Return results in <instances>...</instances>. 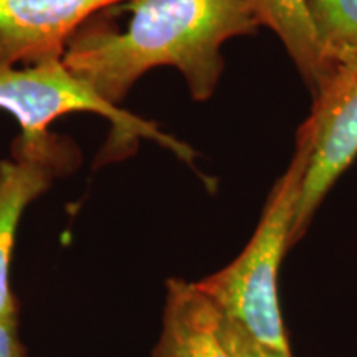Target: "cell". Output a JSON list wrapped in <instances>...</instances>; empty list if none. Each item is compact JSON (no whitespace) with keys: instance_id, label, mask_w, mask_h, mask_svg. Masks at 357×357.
<instances>
[{"instance_id":"obj_10","label":"cell","mask_w":357,"mask_h":357,"mask_svg":"<svg viewBox=\"0 0 357 357\" xmlns=\"http://www.w3.org/2000/svg\"><path fill=\"white\" fill-rule=\"evenodd\" d=\"M218 336L230 357H293V354H283L263 346L222 312H218Z\"/></svg>"},{"instance_id":"obj_7","label":"cell","mask_w":357,"mask_h":357,"mask_svg":"<svg viewBox=\"0 0 357 357\" xmlns=\"http://www.w3.org/2000/svg\"><path fill=\"white\" fill-rule=\"evenodd\" d=\"M153 357H230L218 336V311L194 281L167 280Z\"/></svg>"},{"instance_id":"obj_11","label":"cell","mask_w":357,"mask_h":357,"mask_svg":"<svg viewBox=\"0 0 357 357\" xmlns=\"http://www.w3.org/2000/svg\"><path fill=\"white\" fill-rule=\"evenodd\" d=\"M0 357H25L19 337V319L0 321Z\"/></svg>"},{"instance_id":"obj_8","label":"cell","mask_w":357,"mask_h":357,"mask_svg":"<svg viewBox=\"0 0 357 357\" xmlns=\"http://www.w3.org/2000/svg\"><path fill=\"white\" fill-rule=\"evenodd\" d=\"M260 22L278 35L311 95L324 79V65L307 0H245Z\"/></svg>"},{"instance_id":"obj_4","label":"cell","mask_w":357,"mask_h":357,"mask_svg":"<svg viewBox=\"0 0 357 357\" xmlns=\"http://www.w3.org/2000/svg\"><path fill=\"white\" fill-rule=\"evenodd\" d=\"M312 151L294 213L291 247L305 236L336 181L357 158V61L339 66L312 95Z\"/></svg>"},{"instance_id":"obj_6","label":"cell","mask_w":357,"mask_h":357,"mask_svg":"<svg viewBox=\"0 0 357 357\" xmlns=\"http://www.w3.org/2000/svg\"><path fill=\"white\" fill-rule=\"evenodd\" d=\"M119 2L128 0H0V63L61 58L95 13Z\"/></svg>"},{"instance_id":"obj_9","label":"cell","mask_w":357,"mask_h":357,"mask_svg":"<svg viewBox=\"0 0 357 357\" xmlns=\"http://www.w3.org/2000/svg\"><path fill=\"white\" fill-rule=\"evenodd\" d=\"M307 6L326 79L339 66L357 61V0H307Z\"/></svg>"},{"instance_id":"obj_3","label":"cell","mask_w":357,"mask_h":357,"mask_svg":"<svg viewBox=\"0 0 357 357\" xmlns=\"http://www.w3.org/2000/svg\"><path fill=\"white\" fill-rule=\"evenodd\" d=\"M0 109L10 113L20 126V141H40L50 136V124L70 113H95L111 123L106 160L126 158L141 139L155 141L187 164L195 153L139 116L106 101L78 78L61 58L37 61L25 68L0 63Z\"/></svg>"},{"instance_id":"obj_2","label":"cell","mask_w":357,"mask_h":357,"mask_svg":"<svg viewBox=\"0 0 357 357\" xmlns=\"http://www.w3.org/2000/svg\"><path fill=\"white\" fill-rule=\"evenodd\" d=\"M312 151V124L301 123L287 171L275 182L252 238L234 261L194 281L218 312L270 349L291 354L278 296V273Z\"/></svg>"},{"instance_id":"obj_5","label":"cell","mask_w":357,"mask_h":357,"mask_svg":"<svg viewBox=\"0 0 357 357\" xmlns=\"http://www.w3.org/2000/svg\"><path fill=\"white\" fill-rule=\"evenodd\" d=\"M75 162V147L55 134L40 141L17 139L12 158L0 160V321L19 319L10 268L22 217Z\"/></svg>"},{"instance_id":"obj_1","label":"cell","mask_w":357,"mask_h":357,"mask_svg":"<svg viewBox=\"0 0 357 357\" xmlns=\"http://www.w3.org/2000/svg\"><path fill=\"white\" fill-rule=\"evenodd\" d=\"M128 8L132 15L126 29L83 25L61 56L113 105L159 66L177 68L190 96L207 101L225 68L222 45L261 26L245 0H128Z\"/></svg>"}]
</instances>
